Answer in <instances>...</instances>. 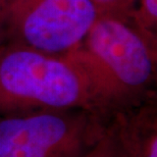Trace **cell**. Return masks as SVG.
I'll use <instances>...</instances> for the list:
<instances>
[{
	"mask_svg": "<svg viewBox=\"0 0 157 157\" xmlns=\"http://www.w3.org/2000/svg\"><path fill=\"white\" fill-rule=\"evenodd\" d=\"M67 55L88 75L107 110L156 96L157 37L132 17L99 15L83 42Z\"/></svg>",
	"mask_w": 157,
	"mask_h": 157,
	"instance_id": "obj_1",
	"label": "cell"
},
{
	"mask_svg": "<svg viewBox=\"0 0 157 157\" xmlns=\"http://www.w3.org/2000/svg\"><path fill=\"white\" fill-rule=\"evenodd\" d=\"M67 109L108 112L88 75L67 55L0 44V117Z\"/></svg>",
	"mask_w": 157,
	"mask_h": 157,
	"instance_id": "obj_2",
	"label": "cell"
},
{
	"mask_svg": "<svg viewBox=\"0 0 157 157\" xmlns=\"http://www.w3.org/2000/svg\"><path fill=\"white\" fill-rule=\"evenodd\" d=\"M107 112L45 110L0 117V157H83L102 136Z\"/></svg>",
	"mask_w": 157,
	"mask_h": 157,
	"instance_id": "obj_3",
	"label": "cell"
},
{
	"mask_svg": "<svg viewBox=\"0 0 157 157\" xmlns=\"http://www.w3.org/2000/svg\"><path fill=\"white\" fill-rule=\"evenodd\" d=\"M98 17L92 0H14L0 30V44L64 56L83 42Z\"/></svg>",
	"mask_w": 157,
	"mask_h": 157,
	"instance_id": "obj_4",
	"label": "cell"
},
{
	"mask_svg": "<svg viewBox=\"0 0 157 157\" xmlns=\"http://www.w3.org/2000/svg\"><path fill=\"white\" fill-rule=\"evenodd\" d=\"M101 140L110 157H157L156 96L107 112Z\"/></svg>",
	"mask_w": 157,
	"mask_h": 157,
	"instance_id": "obj_5",
	"label": "cell"
},
{
	"mask_svg": "<svg viewBox=\"0 0 157 157\" xmlns=\"http://www.w3.org/2000/svg\"><path fill=\"white\" fill-rule=\"evenodd\" d=\"M132 20L145 33L157 37V0H136Z\"/></svg>",
	"mask_w": 157,
	"mask_h": 157,
	"instance_id": "obj_6",
	"label": "cell"
},
{
	"mask_svg": "<svg viewBox=\"0 0 157 157\" xmlns=\"http://www.w3.org/2000/svg\"><path fill=\"white\" fill-rule=\"evenodd\" d=\"M99 15L108 14L132 17L136 0H92Z\"/></svg>",
	"mask_w": 157,
	"mask_h": 157,
	"instance_id": "obj_7",
	"label": "cell"
},
{
	"mask_svg": "<svg viewBox=\"0 0 157 157\" xmlns=\"http://www.w3.org/2000/svg\"><path fill=\"white\" fill-rule=\"evenodd\" d=\"M83 157H110V155H109L103 141L100 138L98 142L96 143V145L89 152H87Z\"/></svg>",
	"mask_w": 157,
	"mask_h": 157,
	"instance_id": "obj_8",
	"label": "cell"
},
{
	"mask_svg": "<svg viewBox=\"0 0 157 157\" xmlns=\"http://www.w3.org/2000/svg\"><path fill=\"white\" fill-rule=\"evenodd\" d=\"M13 1L14 0H0V30H1L5 15Z\"/></svg>",
	"mask_w": 157,
	"mask_h": 157,
	"instance_id": "obj_9",
	"label": "cell"
}]
</instances>
